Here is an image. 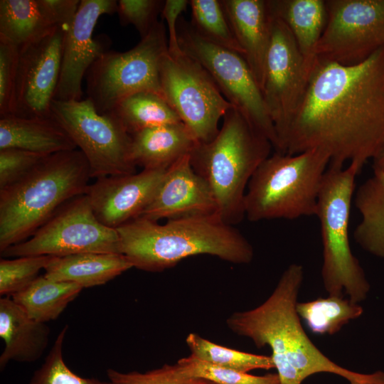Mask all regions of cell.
Listing matches in <instances>:
<instances>
[{
  "label": "cell",
  "mask_w": 384,
  "mask_h": 384,
  "mask_svg": "<svg viewBox=\"0 0 384 384\" xmlns=\"http://www.w3.org/2000/svg\"><path fill=\"white\" fill-rule=\"evenodd\" d=\"M384 144V46L356 64L316 58L304 96L276 152L319 149L363 168Z\"/></svg>",
  "instance_id": "obj_1"
},
{
  "label": "cell",
  "mask_w": 384,
  "mask_h": 384,
  "mask_svg": "<svg viewBox=\"0 0 384 384\" xmlns=\"http://www.w3.org/2000/svg\"><path fill=\"white\" fill-rule=\"evenodd\" d=\"M68 331L65 326L46 356L43 363L33 374L29 384H112L96 378H85L73 373L63 356V345Z\"/></svg>",
  "instance_id": "obj_33"
},
{
  "label": "cell",
  "mask_w": 384,
  "mask_h": 384,
  "mask_svg": "<svg viewBox=\"0 0 384 384\" xmlns=\"http://www.w3.org/2000/svg\"><path fill=\"white\" fill-rule=\"evenodd\" d=\"M186 343L191 351V356L211 365L244 373L274 368L271 356L228 348L197 334H188Z\"/></svg>",
  "instance_id": "obj_30"
},
{
  "label": "cell",
  "mask_w": 384,
  "mask_h": 384,
  "mask_svg": "<svg viewBox=\"0 0 384 384\" xmlns=\"http://www.w3.org/2000/svg\"><path fill=\"white\" fill-rule=\"evenodd\" d=\"M114 0H81L76 15L65 31L60 78L54 100H82V79L91 65L109 50L102 38H94L99 18L117 11Z\"/></svg>",
  "instance_id": "obj_16"
},
{
  "label": "cell",
  "mask_w": 384,
  "mask_h": 384,
  "mask_svg": "<svg viewBox=\"0 0 384 384\" xmlns=\"http://www.w3.org/2000/svg\"><path fill=\"white\" fill-rule=\"evenodd\" d=\"M52 256L37 255L19 257L0 261V294L12 296L19 292L38 276L45 269Z\"/></svg>",
  "instance_id": "obj_34"
},
{
  "label": "cell",
  "mask_w": 384,
  "mask_h": 384,
  "mask_svg": "<svg viewBox=\"0 0 384 384\" xmlns=\"http://www.w3.org/2000/svg\"><path fill=\"white\" fill-rule=\"evenodd\" d=\"M50 334L46 323L31 318L11 297L0 299V336L5 343L0 356L1 370L11 361L38 360L47 348Z\"/></svg>",
  "instance_id": "obj_20"
},
{
  "label": "cell",
  "mask_w": 384,
  "mask_h": 384,
  "mask_svg": "<svg viewBox=\"0 0 384 384\" xmlns=\"http://www.w3.org/2000/svg\"><path fill=\"white\" fill-rule=\"evenodd\" d=\"M331 157L324 150L297 154L274 152L252 176L245 193V217L252 222L316 215L317 201Z\"/></svg>",
  "instance_id": "obj_6"
},
{
  "label": "cell",
  "mask_w": 384,
  "mask_h": 384,
  "mask_svg": "<svg viewBox=\"0 0 384 384\" xmlns=\"http://www.w3.org/2000/svg\"><path fill=\"white\" fill-rule=\"evenodd\" d=\"M189 6L192 17L190 23L198 34L242 56V50L233 33L220 0H190Z\"/></svg>",
  "instance_id": "obj_31"
},
{
  "label": "cell",
  "mask_w": 384,
  "mask_h": 384,
  "mask_svg": "<svg viewBox=\"0 0 384 384\" xmlns=\"http://www.w3.org/2000/svg\"><path fill=\"white\" fill-rule=\"evenodd\" d=\"M327 19L316 57L349 65L384 46V0H325Z\"/></svg>",
  "instance_id": "obj_13"
},
{
  "label": "cell",
  "mask_w": 384,
  "mask_h": 384,
  "mask_svg": "<svg viewBox=\"0 0 384 384\" xmlns=\"http://www.w3.org/2000/svg\"><path fill=\"white\" fill-rule=\"evenodd\" d=\"M233 33L261 90L272 37L267 0H220Z\"/></svg>",
  "instance_id": "obj_19"
},
{
  "label": "cell",
  "mask_w": 384,
  "mask_h": 384,
  "mask_svg": "<svg viewBox=\"0 0 384 384\" xmlns=\"http://www.w3.org/2000/svg\"><path fill=\"white\" fill-rule=\"evenodd\" d=\"M82 289L73 282L55 281L43 275L11 298L31 318L46 323L56 319Z\"/></svg>",
  "instance_id": "obj_26"
},
{
  "label": "cell",
  "mask_w": 384,
  "mask_h": 384,
  "mask_svg": "<svg viewBox=\"0 0 384 384\" xmlns=\"http://www.w3.org/2000/svg\"><path fill=\"white\" fill-rule=\"evenodd\" d=\"M273 148L270 140L232 107L223 117L218 134L209 142L198 143L190 152L194 171L208 183L227 223H239L245 215L248 183Z\"/></svg>",
  "instance_id": "obj_5"
},
{
  "label": "cell",
  "mask_w": 384,
  "mask_h": 384,
  "mask_svg": "<svg viewBox=\"0 0 384 384\" xmlns=\"http://www.w3.org/2000/svg\"><path fill=\"white\" fill-rule=\"evenodd\" d=\"M48 156L20 149L0 150V190L22 178Z\"/></svg>",
  "instance_id": "obj_38"
},
{
  "label": "cell",
  "mask_w": 384,
  "mask_h": 384,
  "mask_svg": "<svg viewBox=\"0 0 384 384\" xmlns=\"http://www.w3.org/2000/svg\"><path fill=\"white\" fill-rule=\"evenodd\" d=\"M122 254L133 267L161 272L189 257L208 255L234 264L254 257L250 242L218 214L168 220L137 218L116 228Z\"/></svg>",
  "instance_id": "obj_3"
},
{
  "label": "cell",
  "mask_w": 384,
  "mask_h": 384,
  "mask_svg": "<svg viewBox=\"0 0 384 384\" xmlns=\"http://www.w3.org/2000/svg\"><path fill=\"white\" fill-rule=\"evenodd\" d=\"M90 178L88 162L76 149L48 156L0 190V252L28 240L63 205L85 194Z\"/></svg>",
  "instance_id": "obj_4"
},
{
  "label": "cell",
  "mask_w": 384,
  "mask_h": 384,
  "mask_svg": "<svg viewBox=\"0 0 384 384\" xmlns=\"http://www.w3.org/2000/svg\"><path fill=\"white\" fill-rule=\"evenodd\" d=\"M303 279L302 265H289L270 297L252 309L233 313L226 320L228 326L237 335L250 339L257 348L271 349L279 384H302L306 378L319 373L338 375L348 383L370 380L374 373H357L339 366L306 334L297 311Z\"/></svg>",
  "instance_id": "obj_2"
},
{
  "label": "cell",
  "mask_w": 384,
  "mask_h": 384,
  "mask_svg": "<svg viewBox=\"0 0 384 384\" xmlns=\"http://www.w3.org/2000/svg\"><path fill=\"white\" fill-rule=\"evenodd\" d=\"M178 39L181 50L206 70L226 100L266 137L276 150L274 124L262 90L244 58L205 40L183 18L178 23Z\"/></svg>",
  "instance_id": "obj_9"
},
{
  "label": "cell",
  "mask_w": 384,
  "mask_h": 384,
  "mask_svg": "<svg viewBox=\"0 0 384 384\" xmlns=\"http://www.w3.org/2000/svg\"><path fill=\"white\" fill-rule=\"evenodd\" d=\"M51 117L85 156L91 178L136 173L130 159L131 136L109 114H100L88 99L53 100Z\"/></svg>",
  "instance_id": "obj_10"
},
{
  "label": "cell",
  "mask_w": 384,
  "mask_h": 384,
  "mask_svg": "<svg viewBox=\"0 0 384 384\" xmlns=\"http://www.w3.org/2000/svg\"><path fill=\"white\" fill-rule=\"evenodd\" d=\"M175 365L186 376L203 378L215 384H279L277 373L254 375L211 365L191 355L179 359Z\"/></svg>",
  "instance_id": "obj_32"
},
{
  "label": "cell",
  "mask_w": 384,
  "mask_h": 384,
  "mask_svg": "<svg viewBox=\"0 0 384 384\" xmlns=\"http://www.w3.org/2000/svg\"><path fill=\"white\" fill-rule=\"evenodd\" d=\"M130 136L131 161L143 169L169 168L198 143L183 122L144 129Z\"/></svg>",
  "instance_id": "obj_21"
},
{
  "label": "cell",
  "mask_w": 384,
  "mask_h": 384,
  "mask_svg": "<svg viewBox=\"0 0 384 384\" xmlns=\"http://www.w3.org/2000/svg\"><path fill=\"white\" fill-rule=\"evenodd\" d=\"M65 29L54 27L43 37L19 47L13 115L51 117L61 68Z\"/></svg>",
  "instance_id": "obj_15"
},
{
  "label": "cell",
  "mask_w": 384,
  "mask_h": 384,
  "mask_svg": "<svg viewBox=\"0 0 384 384\" xmlns=\"http://www.w3.org/2000/svg\"><path fill=\"white\" fill-rule=\"evenodd\" d=\"M218 211L210 187L194 171L187 154L166 169L152 199L139 217L158 222L161 219L218 215Z\"/></svg>",
  "instance_id": "obj_18"
},
{
  "label": "cell",
  "mask_w": 384,
  "mask_h": 384,
  "mask_svg": "<svg viewBox=\"0 0 384 384\" xmlns=\"http://www.w3.org/2000/svg\"><path fill=\"white\" fill-rule=\"evenodd\" d=\"M372 161L373 171L384 173V144Z\"/></svg>",
  "instance_id": "obj_41"
},
{
  "label": "cell",
  "mask_w": 384,
  "mask_h": 384,
  "mask_svg": "<svg viewBox=\"0 0 384 384\" xmlns=\"http://www.w3.org/2000/svg\"><path fill=\"white\" fill-rule=\"evenodd\" d=\"M132 267V264L123 254L82 252L52 256L43 275L85 288L105 284Z\"/></svg>",
  "instance_id": "obj_23"
},
{
  "label": "cell",
  "mask_w": 384,
  "mask_h": 384,
  "mask_svg": "<svg viewBox=\"0 0 384 384\" xmlns=\"http://www.w3.org/2000/svg\"><path fill=\"white\" fill-rule=\"evenodd\" d=\"M167 169H144L139 173L97 178L85 194L99 221L116 229L141 215Z\"/></svg>",
  "instance_id": "obj_17"
},
{
  "label": "cell",
  "mask_w": 384,
  "mask_h": 384,
  "mask_svg": "<svg viewBox=\"0 0 384 384\" xmlns=\"http://www.w3.org/2000/svg\"><path fill=\"white\" fill-rule=\"evenodd\" d=\"M163 95L198 143L213 140L219 121L233 106L223 97L206 70L184 53L169 51L160 68Z\"/></svg>",
  "instance_id": "obj_11"
},
{
  "label": "cell",
  "mask_w": 384,
  "mask_h": 384,
  "mask_svg": "<svg viewBox=\"0 0 384 384\" xmlns=\"http://www.w3.org/2000/svg\"><path fill=\"white\" fill-rule=\"evenodd\" d=\"M54 27L38 0L0 1L1 39L21 47L43 37Z\"/></svg>",
  "instance_id": "obj_28"
},
{
  "label": "cell",
  "mask_w": 384,
  "mask_h": 384,
  "mask_svg": "<svg viewBox=\"0 0 384 384\" xmlns=\"http://www.w3.org/2000/svg\"><path fill=\"white\" fill-rule=\"evenodd\" d=\"M79 0H38L46 16L53 26L66 30L78 11Z\"/></svg>",
  "instance_id": "obj_39"
},
{
  "label": "cell",
  "mask_w": 384,
  "mask_h": 384,
  "mask_svg": "<svg viewBox=\"0 0 384 384\" xmlns=\"http://www.w3.org/2000/svg\"><path fill=\"white\" fill-rule=\"evenodd\" d=\"M107 375L112 384H215L203 378L186 376L175 364H165L144 373H122L109 368Z\"/></svg>",
  "instance_id": "obj_35"
},
{
  "label": "cell",
  "mask_w": 384,
  "mask_h": 384,
  "mask_svg": "<svg viewBox=\"0 0 384 384\" xmlns=\"http://www.w3.org/2000/svg\"><path fill=\"white\" fill-rule=\"evenodd\" d=\"M132 135L144 129L182 122L166 99L154 92L129 95L107 113Z\"/></svg>",
  "instance_id": "obj_27"
},
{
  "label": "cell",
  "mask_w": 384,
  "mask_h": 384,
  "mask_svg": "<svg viewBox=\"0 0 384 384\" xmlns=\"http://www.w3.org/2000/svg\"><path fill=\"white\" fill-rule=\"evenodd\" d=\"M82 252L122 254L117 231L99 221L85 194L67 202L30 238L1 255L61 257Z\"/></svg>",
  "instance_id": "obj_12"
},
{
  "label": "cell",
  "mask_w": 384,
  "mask_h": 384,
  "mask_svg": "<svg viewBox=\"0 0 384 384\" xmlns=\"http://www.w3.org/2000/svg\"><path fill=\"white\" fill-rule=\"evenodd\" d=\"M354 197L361 217L354 230V240L365 251L384 260V173L373 171Z\"/></svg>",
  "instance_id": "obj_25"
},
{
  "label": "cell",
  "mask_w": 384,
  "mask_h": 384,
  "mask_svg": "<svg viewBox=\"0 0 384 384\" xmlns=\"http://www.w3.org/2000/svg\"><path fill=\"white\" fill-rule=\"evenodd\" d=\"M164 4L161 0H119L117 12L121 23L133 25L142 39L159 21L157 16L161 13Z\"/></svg>",
  "instance_id": "obj_37"
},
{
  "label": "cell",
  "mask_w": 384,
  "mask_h": 384,
  "mask_svg": "<svg viewBox=\"0 0 384 384\" xmlns=\"http://www.w3.org/2000/svg\"><path fill=\"white\" fill-rule=\"evenodd\" d=\"M311 73L289 29L272 17L262 92L275 128L277 149L304 96Z\"/></svg>",
  "instance_id": "obj_14"
},
{
  "label": "cell",
  "mask_w": 384,
  "mask_h": 384,
  "mask_svg": "<svg viewBox=\"0 0 384 384\" xmlns=\"http://www.w3.org/2000/svg\"><path fill=\"white\" fill-rule=\"evenodd\" d=\"M297 311L309 330L316 335H334L363 313L360 304L343 296L329 295L297 302Z\"/></svg>",
  "instance_id": "obj_29"
},
{
  "label": "cell",
  "mask_w": 384,
  "mask_h": 384,
  "mask_svg": "<svg viewBox=\"0 0 384 384\" xmlns=\"http://www.w3.org/2000/svg\"><path fill=\"white\" fill-rule=\"evenodd\" d=\"M348 384H384V372L378 370L374 372L373 378L363 383H348Z\"/></svg>",
  "instance_id": "obj_42"
},
{
  "label": "cell",
  "mask_w": 384,
  "mask_h": 384,
  "mask_svg": "<svg viewBox=\"0 0 384 384\" xmlns=\"http://www.w3.org/2000/svg\"><path fill=\"white\" fill-rule=\"evenodd\" d=\"M188 6V0L164 1L161 14L168 27V51L171 55H176L182 53L178 39V20Z\"/></svg>",
  "instance_id": "obj_40"
},
{
  "label": "cell",
  "mask_w": 384,
  "mask_h": 384,
  "mask_svg": "<svg viewBox=\"0 0 384 384\" xmlns=\"http://www.w3.org/2000/svg\"><path fill=\"white\" fill-rule=\"evenodd\" d=\"M167 52L165 26L158 21L132 49L107 50L96 60L86 73L87 98L100 114H105L136 92L150 91L164 97L160 68Z\"/></svg>",
  "instance_id": "obj_8"
},
{
  "label": "cell",
  "mask_w": 384,
  "mask_h": 384,
  "mask_svg": "<svg viewBox=\"0 0 384 384\" xmlns=\"http://www.w3.org/2000/svg\"><path fill=\"white\" fill-rule=\"evenodd\" d=\"M358 164L329 163L319 191L316 215L322 242L321 279L329 295L343 296L354 303L364 301L370 287L349 242L348 225Z\"/></svg>",
  "instance_id": "obj_7"
},
{
  "label": "cell",
  "mask_w": 384,
  "mask_h": 384,
  "mask_svg": "<svg viewBox=\"0 0 384 384\" xmlns=\"http://www.w3.org/2000/svg\"><path fill=\"white\" fill-rule=\"evenodd\" d=\"M270 14L289 29L308 69L316 61L315 49L324 30L325 0H267Z\"/></svg>",
  "instance_id": "obj_24"
},
{
  "label": "cell",
  "mask_w": 384,
  "mask_h": 384,
  "mask_svg": "<svg viewBox=\"0 0 384 384\" xmlns=\"http://www.w3.org/2000/svg\"><path fill=\"white\" fill-rule=\"evenodd\" d=\"M68 133L51 117H0V150L20 149L45 155L76 149Z\"/></svg>",
  "instance_id": "obj_22"
},
{
  "label": "cell",
  "mask_w": 384,
  "mask_h": 384,
  "mask_svg": "<svg viewBox=\"0 0 384 384\" xmlns=\"http://www.w3.org/2000/svg\"><path fill=\"white\" fill-rule=\"evenodd\" d=\"M19 47L0 38V117L13 115Z\"/></svg>",
  "instance_id": "obj_36"
}]
</instances>
